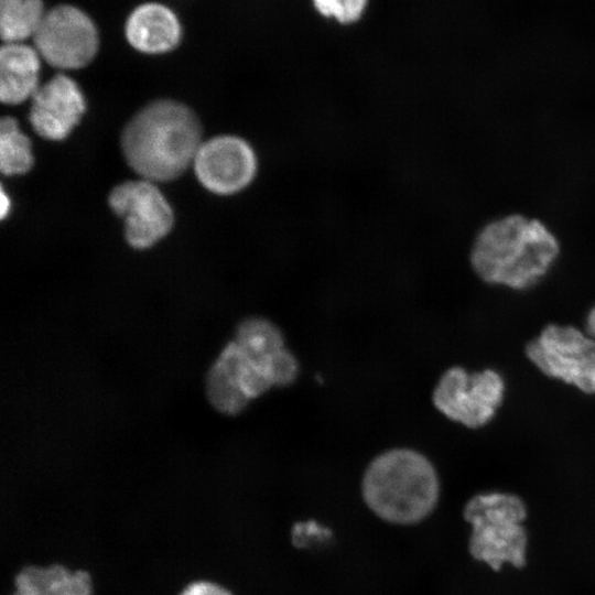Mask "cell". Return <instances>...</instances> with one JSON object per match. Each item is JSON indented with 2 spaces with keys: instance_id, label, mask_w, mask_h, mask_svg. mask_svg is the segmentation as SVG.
I'll list each match as a JSON object with an SVG mask.
<instances>
[{
  "instance_id": "3957f363",
  "label": "cell",
  "mask_w": 595,
  "mask_h": 595,
  "mask_svg": "<svg viewBox=\"0 0 595 595\" xmlns=\"http://www.w3.org/2000/svg\"><path fill=\"white\" fill-rule=\"evenodd\" d=\"M202 128L183 104L158 100L127 123L121 148L128 164L144 180L164 182L181 175L194 162Z\"/></svg>"
},
{
  "instance_id": "6da1fadb",
  "label": "cell",
  "mask_w": 595,
  "mask_h": 595,
  "mask_svg": "<svg viewBox=\"0 0 595 595\" xmlns=\"http://www.w3.org/2000/svg\"><path fill=\"white\" fill-rule=\"evenodd\" d=\"M562 251L561 237L545 219L509 210L487 218L477 227L467 258L483 283L527 291L547 278Z\"/></svg>"
},
{
  "instance_id": "5bb4252c",
  "label": "cell",
  "mask_w": 595,
  "mask_h": 595,
  "mask_svg": "<svg viewBox=\"0 0 595 595\" xmlns=\"http://www.w3.org/2000/svg\"><path fill=\"white\" fill-rule=\"evenodd\" d=\"M20 595H91V581L86 571H71L64 565H29L14 577Z\"/></svg>"
},
{
  "instance_id": "44dd1931",
  "label": "cell",
  "mask_w": 595,
  "mask_h": 595,
  "mask_svg": "<svg viewBox=\"0 0 595 595\" xmlns=\"http://www.w3.org/2000/svg\"><path fill=\"white\" fill-rule=\"evenodd\" d=\"M10 210V198L7 196L4 190L1 191V217L4 218Z\"/></svg>"
},
{
  "instance_id": "9c48e42d",
  "label": "cell",
  "mask_w": 595,
  "mask_h": 595,
  "mask_svg": "<svg viewBox=\"0 0 595 595\" xmlns=\"http://www.w3.org/2000/svg\"><path fill=\"white\" fill-rule=\"evenodd\" d=\"M112 210L125 220V234L130 246L145 249L171 230L173 210L148 180L129 181L116 186L109 195Z\"/></svg>"
},
{
  "instance_id": "ba28073f",
  "label": "cell",
  "mask_w": 595,
  "mask_h": 595,
  "mask_svg": "<svg viewBox=\"0 0 595 595\" xmlns=\"http://www.w3.org/2000/svg\"><path fill=\"white\" fill-rule=\"evenodd\" d=\"M33 39L40 56L50 65L64 69L87 65L98 48L95 24L72 6H58L45 13Z\"/></svg>"
},
{
  "instance_id": "30bf717a",
  "label": "cell",
  "mask_w": 595,
  "mask_h": 595,
  "mask_svg": "<svg viewBox=\"0 0 595 595\" xmlns=\"http://www.w3.org/2000/svg\"><path fill=\"white\" fill-rule=\"evenodd\" d=\"M194 169L202 185L228 196L246 190L256 178L259 160L253 147L238 136H217L201 144Z\"/></svg>"
},
{
  "instance_id": "ac0fdd59",
  "label": "cell",
  "mask_w": 595,
  "mask_h": 595,
  "mask_svg": "<svg viewBox=\"0 0 595 595\" xmlns=\"http://www.w3.org/2000/svg\"><path fill=\"white\" fill-rule=\"evenodd\" d=\"M331 537L332 531L315 520L296 522L291 530V541L299 549L325 542Z\"/></svg>"
},
{
  "instance_id": "9a60e30c",
  "label": "cell",
  "mask_w": 595,
  "mask_h": 595,
  "mask_svg": "<svg viewBox=\"0 0 595 595\" xmlns=\"http://www.w3.org/2000/svg\"><path fill=\"white\" fill-rule=\"evenodd\" d=\"M42 0H0V34L6 43L34 36L44 19Z\"/></svg>"
},
{
  "instance_id": "2e32d148",
  "label": "cell",
  "mask_w": 595,
  "mask_h": 595,
  "mask_svg": "<svg viewBox=\"0 0 595 595\" xmlns=\"http://www.w3.org/2000/svg\"><path fill=\"white\" fill-rule=\"evenodd\" d=\"M33 165L31 142L12 117L0 123V169L7 176L26 173Z\"/></svg>"
},
{
  "instance_id": "5b68a950",
  "label": "cell",
  "mask_w": 595,
  "mask_h": 595,
  "mask_svg": "<svg viewBox=\"0 0 595 595\" xmlns=\"http://www.w3.org/2000/svg\"><path fill=\"white\" fill-rule=\"evenodd\" d=\"M526 516V506L517 495L489 491L472 497L464 508V518L472 526L470 554L494 570L505 563L522 566L527 536L521 523Z\"/></svg>"
},
{
  "instance_id": "8992f818",
  "label": "cell",
  "mask_w": 595,
  "mask_h": 595,
  "mask_svg": "<svg viewBox=\"0 0 595 595\" xmlns=\"http://www.w3.org/2000/svg\"><path fill=\"white\" fill-rule=\"evenodd\" d=\"M545 376L595 393V339L573 325L548 324L524 347Z\"/></svg>"
},
{
  "instance_id": "52a82bcc",
  "label": "cell",
  "mask_w": 595,
  "mask_h": 595,
  "mask_svg": "<svg viewBox=\"0 0 595 595\" xmlns=\"http://www.w3.org/2000/svg\"><path fill=\"white\" fill-rule=\"evenodd\" d=\"M499 371L485 368L469 372L454 366L443 372L432 394L434 407L447 419L469 429L488 424L505 397Z\"/></svg>"
},
{
  "instance_id": "7a4b0ae2",
  "label": "cell",
  "mask_w": 595,
  "mask_h": 595,
  "mask_svg": "<svg viewBox=\"0 0 595 595\" xmlns=\"http://www.w3.org/2000/svg\"><path fill=\"white\" fill-rule=\"evenodd\" d=\"M298 371V361L284 347L282 332L267 318L247 317L209 367L206 397L216 411L237 415L271 387L292 383Z\"/></svg>"
},
{
  "instance_id": "7402d4cb",
  "label": "cell",
  "mask_w": 595,
  "mask_h": 595,
  "mask_svg": "<svg viewBox=\"0 0 595 595\" xmlns=\"http://www.w3.org/2000/svg\"><path fill=\"white\" fill-rule=\"evenodd\" d=\"M11 595H20V594L14 591Z\"/></svg>"
},
{
  "instance_id": "d6986e66",
  "label": "cell",
  "mask_w": 595,
  "mask_h": 595,
  "mask_svg": "<svg viewBox=\"0 0 595 595\" xmlns=\"http://www.w3.org/2000/svg\"><path fill=\"white\" fill-rule=\"evenodd\" d=\"M178 595H232L226 587L210 581H195L186 585Z\"/></svg>"
},
{
  "instance_id": "277c9868",
  "label": "cell",
  "mask_w": 595,
  "mask_h": 595,
  "mask_svg": "<svg viewBox=\"0 0 595 595\" xmlns=\"http://www.w3.org/2000/svg\"><path fill=\"white\" fill-rule=\"evenodd\" d=\"M361 491L367 506L381 519L412 524L434 509L440 483L435 468L424 455L409 448H393L369 464Z\"/></svg>"
},
{
  "instance_id": "e0dca14e",
  "label": "cell",
  "mask_w": 595,
  "mask_h": 595,
  "mask_svg": "<svg viewBox=\"0 0 595 595\" xmlns=\"http://www.w3.org/2000/svg\"><path fill=\"white\" fill-rule=\"evenodd\" d=\"M316 13L340 25H353L365 15L369 0H311Z\"/></svg>"
},
{
  "instance_id": "7c38bea8",
  "label": "cell",
  "mask_w": 595,
  "mask_h": 595,
  "mask_svg": "<svg viewBox=\"0 0 595 595\" xmlns=\"http://www.w3.org/2000/svg\"><path fill=\"white\" fill-rule=\"evenodd\" d=\"M126 37L136 50L161 54L174 48L181 39V25L172 10L161 3H144L127 19Z\"/></svg>"
},
{
  "instance_id": "ffe728a7",
  "label": "cell",
  "mask_w": 595,
  "mask_h": 595,
  "mask_svg": "<svg viewBox=\"0 0 595 595\" xmlns=\"http://www.w3.org/2000/svg\"><path fill=\"white\" fill-rule=\"evenodd\" d=\"M585 332L595 339V305H593L586 314Z\"/></svg>"
},
{
  "instance_id": "8fae6325",
  "label": "cell",
  "mask_w": 595,
  "mask_h": 595,
  "mask_svg": "<svg viewBox=\"0 0 595 595\" xmlns=\"http://www.w3.org/2000/svg\"><path fill=\"white\" fill-rule=\"evenodd\" d=\"M85 108V98L78 85L60 74L39 87L32 96L30 122L42 138L63 140L79 122Z\"/></svg>"
},
{
  "instance_id": "4fadbf2b",
  "label": "cell",
  "mask_w": 595,
  "mask_h": 595,
  "mask_svg": "<svg viewBox=\"0 0 595 595\" xmlns=\"http://www.w3.org/2000/svg\"><path fill=\"white\" fill-rule=\"evenodd\" d=\"M40 54L25 44L7 43L0 52V98L17 105L37 90Z\"/></svg>"
}]
</instances>
